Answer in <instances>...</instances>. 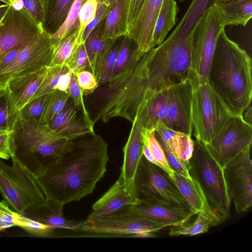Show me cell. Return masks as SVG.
Returning a JSON list of instances; mask_svg holds the SVG:
<instances>
[{"instance_id": "cell-1", "label": "cell", "mask_w": 252, "mask_h": 252, "mask_svg": "<svg viewBox=\"0 0 252 252\" xmlns=\"http://www.w3.org/2000/svg\"><path fill=\"white\" fill-rule=\"evenodd\" d=\"M108 160V144L94 131L68 140L57 162L37 178L46 199L64 205L92 193Z\"/></svg>"}, {"instance_id": "cell-26", "label": "cell", "mask_w": 252, "mask_h": 252, "mask_svg": "<svg viewBox=\"0 0 252 252\" xmlns=\"http://www.w3.org/2000/svg\"><path fill=\"white\" fill-rule=\"evenodd\" d=\"M215 0H192L181 21L170 34L169 37L184 39L192 36L198 22L212 7Z\"/></svg>"}, {"instance_id": "cell-44", "label": "cell", "mask_w": 252, "mask_h": 252, "mask_svg": "<svg viewBox=\"0 0 252 252\" xmlns=\"http://www.w3.org/2000/svg\"><path fill=\"white\" fill-rule=\"evenodd\" d=\"M156 137L162 146L167 161L174 171L177 174L186 178H191L189 174L190 162H186L178 158L170 151L160 137L157 135Z\"/></svg>"}, {"instance_id": "cell-33", "label": "cell", "mask_w": 252, "mask_h": 252, "mask_svg": "<svg viewBox=\"0 0 252 252\" xmlns=\"http://www.w3.org/2000/svg\"><path fill=\"white\" fill-rule=\"evenodd\" d=\"M86 0H74L64 23L55 33L51 35L54 48L63 39L78 28L79 12L83 4Z\"/></svg>"}, {"instance_id": "cell-41", "label": "cell", "mask_w": 252, "mask_h": 252, "mask_svg": "<svg viewBox=\"0 0 252 252\" xmlns=\"http://www.w3.org/2000/svg\"><path fill=\"white\" fill-rule=\"evenodd\" d=\"M132 40L127 36L123 37L119 47L115 66L110 81L114 79L122 72L127 65L130 58L132 51L134 48L132 49Z\"/></svg>"}, {"instance_id": "cell-19", "label": "cell", "mask_w": 252, "mask_h": 252, "mask_svg": "<svg viewBox=\"0 0 252 252\" xmlns=\"http://www.w3.org/2000/svg\"><path fill=\"white\" fill-rule=\"evenodd\" d=\"M191 177L186 178L175 172L171 180L196 215H202L212 226L222 223L226 220L212 209L199 183Z\"/></svg>"}, {"instance_id": "cell-36", "label": "cell", "mask_w": 252, "mask_h": 252, "mask_svg": "<svg viewBox=\"0 0 252 252\" xmlns=\"http://www.w3.org/2000/svg\"><path fill=\"white\" fill-rule=\"evenodd\" d=\"M20 118V111L6 90L0 99V126L14 130Z\"/></svg>"}, {"instance_id": "cell-50", "label": "cell", "mask_w": 252, "mask_h": 252, "mask_svg": "<svg viewBox=\"0 0 252 252\" xmlns=\"http://www.w3.org/2000/svg\"><path fill=\"white\" fill-rule=\"evenodd\" d=\"M14 0H12L13 1ZM23 8L42 28L44 11L40 0H21Z\"/></svg>"}, {"instance_id": "cell-18", "label": "cell", "mask_w": 252, "mask_h": 252, "mask_svg": "<svg viewBox=\"0 0 252 252\" xmlns=\"http://www.w3.org/2000/svg\"><path fill=\"white\" fill-rule=\"evenodd\" d=\"M163 0H145L136 19L129 28L127 36L141 52L152 49L153 30Z\"/></svg>"}, {"instance_id": "cell-14", "label": "cell", "mask_w": 252, "mask_h": 252, "mask_svg": "<svg viewBox=\"0 0 252 252\" xmlns=\"http://www.w3.org/2000/svg\"><path fill=\"white\" fill-rule=\"evenodd\" d=\"M148 100L139 107L127 141L123 147V161L120 177L133 203L138 201L135 190V179L143 156L144 141L143 137L147 114Z\"/></svg>"}, {"instance_id": "cell-21", "label": "cell", "mask_w": 252, "mask_h": 252, "mask_svg": "<svg viewBox=\"0 0 252 252\" xmlns=\"http://www.w3.org/2000/svg\"><path fill=\"white\" fill-rule=\"evenodd\" d=\"M77 109L72 100H68L63 110L48 124L67 140L74 139L94 132V128L79 117Z\"/></svg>"}, {"instance_id": "cell-4", "label": "cell", "mask_w": 252, "mask_h": 252, "mask_svg": "<svg viewBox=\"0 0 252 252\" xmlns=\"http://www.w3.org/2000/svg\"><path fill=\"white\" fill-rule=\"evenodd\" d=\"M14 137L15 155L37 178L57 162L68 140L48 124L20 118Z\"/></svg>"}, {"instance_id": "cell-32", "label": "cell", "mask_w": 252, "mask_h": 252, "mask_svg": "<svg viewBox=\"0 0 252 252\" xmlns=\"http://www.w3.org/2000/svg\"><path fill=\"white\" fill-rule=\"evenodd\" d=\"M70 98L66 92L54 90L45 95V102L39 122L48 124L65 106Z\"/></svg>"}, {"instance_id": "cell-29", "label": "cell", "mask_w": 252, "mask_h": 252, "mask_svg": "<svg viewBox=\"0 0 252 252\" xmlns=\"http://www.w3.org/2000/svg\"><path fill=\"white\" fill-rule=\"evenodd\" d=\"M74 0H48L43 7L42 29L52 35L64 23Z\"/></svg>"}, {"instance_id": "cell-59", "label": "cell", "mask_w": 252, "mask_h": 252, "mask_svg": "<svg viewBox=\"0 0 252 252\" xmlns=\"http://www.w3.org/2000/svg\"><path fill=\"white\" fill-rule=\"evenodd\" d=\"M42 4V6H43V8L44 7V5H45V4L46 3L47 1L48 0H40Z\"/></svg>"}, {"instance_id": "cell-17", "label": "cell", "mask_w": 252, "mask_h": 252, "mask_svg": "<svg viewBox=\"0 0 252 252\" xmlns=\"http://www.w3.org/2000/svg\"><path fill=\"white\" fill-rule=\"evenodd\" d=\"M128 208L137 215L165 228L186 224L196 215L192 210L183 207L161 204L145 198L128 206Z\"/></svg>"}, {"instance_id": "cell-58", "label": "cell", "mask_w": 252, "mask_h": 252, "mask_svg": "<svg viewBox=\"0 0 252 252\" xmlns=\"http://www.w3.org/2000/svg\"><path fill=\"white\" fill-rule=\"evenodd\" d=\"M0 0L6 3V4H10L12 1V0Z\"/></svg>"}, {"instance_id": "cell-6", "label": "cell", "mask_w": 252, "mask_h": 252, "mask_svg": "<svg viewBox=\"0 0 252 252\" xmlns=\"http://www.w3.org/2000/svg\"><path fill=\"white\" fill-rule=\"evenodd\" d=\"M189 174L201 186L210 205L225 220L230 217L231 200L223 169L202 143L194 141Z\"/></svg>"}, {"instance_id": "cell-51", "label": "cell", "mask_w": 252, "mask_h": 252, "mask_svg": "<svg viewBox=\"0 0 252 252\" xmlns=\"http://www.w3.org/2000/svg\"><path fill=\"white\" fill-rule=\"evenodd\" d=\"M108 9V6L98 2L97 9L96 15L85 28L83 33L81 44L84 43L86 38L92 31L97 25L105 18Z\"/></svg>"}, {"instance_id": "cell-47", "label": "cell", "mask_w": 252, "mask_h": 252, "mask_svg": "<svg viewBox=\"0 0 252 252\" xmlns=\"http://www.w3.org/2000/svg\"><path fill=\"white\" fill-rule=\"evenodd\" d=\"M74 74L84 95L92 94L97 88L99 84L91 71L84 70Z\"/></svg>"}, {"instance_id": "cell-54", "label": "cell", "mask_w": 252, "mask_h": 252, "mask_svg": "<svg viewBox=\"0 0 252 252\" xmlns=\"http://www.w3.org/2000/svg\"><path fill=\"white\" fill-rule=\"evenodd\" d=\"M241 0H215L214 6L217 8H220Z\"/></svg>"}, {"instance_id": "cell-24", "label": "cell", "mask_w": 252, "mask_h": 252, "mask_svg": "<svg viewBox=\"0 0 252 252\" xmlns=\"http://www.w3.org/2000/svg\"><path fill=\"white\" fill-rule=\"evenodd\" d=\"M156 135L160 137L170 151L181 160L189 162L194 150V140L191 136L171 129L160 123Z\"/></svg>"}, {"instance_id": "cell-16", "label": "cell", "mask_w": 252, "mask_h": 252, "mask_svg": "<svg viewBox=\"0 0 252 252\" xmlns=\"http://www.w3.org/2000/svg\"><path fill=\"white\" fill-rule=\"evenodd\" d=\"M193 84L188 77L167 89V112L164 125L173 130L192 135Z\"/></svg>"}, {"instance_id": "cell-40", "label": "cell", "mask_w": 252, "mask_h": 252, "mask_svg": "<svg viewBox=\"0 0 252 252\" xmlns=\"http://www.w3.org/2000/svg\"><path fill=\"white\" fill-rule=\"evenodd\" d=\"M147 144L154 158L161 168L172 179L175 172L169 164L165 157L163 149L157 139L155 132L151 133L147 139Z\"/></svg>"}, {"instance_id": "cell-27", "label": "cell", "mask_w": 252, "mask_h": 252, "mask_svg": "<svg viewBox=\"0 0 252 252\" xmlns=\"http://www.w3.org/2000/svg\"><path fill=\"white\" fill-rule=\"evenodd\" d=\"M105 18L92 31L86 38L84 45L89 62V70L96 78L109 41L104 36Z\"/></svg>"}, {"instance_id": "cell-9", "label": "cell", "mask_w": 252, "mask_h": 252, "mask_svg": "<svg viewBox=\"0 0 252 252\" xmlns=\"http://www.w3.org/2000/svg\"><path fill=\"white\" fill-rule=\"evenodd\" d=\"M135 190L138 199L145 198L191 210L169 176L144 156L136 176Z\"/></svg>"}, {"instance_id": "cell-10", "label": "cell", "mask_w": 252, "mask_h": 252, "mask_svg": "<svg viewBox=\"0 0 252 252\" xmlns=\"http://www.w3.org/2000/svg\"><path fill=\"white\" fill-rule=\"evenodd\" d=\"M164 228L137 215L127 206L107 215L87 218L82 221L80 230L99 234L135 236L144 232L157 233Z\"/></svg>"}, {"instance_id": "cell-22", "label": "cell", "mask_w": 252, "mask_h": 252, "mask_svg": "<svg viewBox=\"0 0 252 252\" xmlns=\"http://www.w3.org/2000/svg\"><path fill=\"white\" fill-rule=\"evenodd\" d=\"M63 206L58 202L46 200L44 203L29 209L23 215L49 225L54 229H80L82 221L77 222L66 219L63 214Z\"/></svg>"}, {"instance_id": "cell-25", "label": "cell", "mask_w": 252, "mask_h": 252, "mask_svg": "<svg viewBox=\"0 0 252 252\" xmlns=\"http://www.w3.org/2000/svg\"><path fill=\"white\" fill-rule=\"evenodd\" d=\"M128 4L129 0H114L108 6L104 32L106 39L127 35Z\"/></svg>"}, {"instance_id": "cell-55", "label": "cell", "mask_w": 252, "mask_h": 252, "mask_svg": "<svg viewBox=\"0 0 252 252\" xmlns=\"http://www.w3.org/2000/svg\"><path fill=\"white\" fill-rule=\"evenodd\" d=\"M9 4L0 5V20L5 14Z\"/></svg>"}, {"instance_id": "cell-52", "label": "cell", "mask_w": 252, "mask_h": 252, "mask_svg": "<svg viewBox=\"0 0 252 252\" xmlns=\"http://www.w3.org/2000/svg\"><path fill=\"white\" fill-rule=\"evenodd\" d=\"M144 1L145 0H129L128 12V30L136 19Z\"/></svg>"}, {"instance_id": "cell-37", "label": "cell", "mask_w": 252, "mask_h": 252, "mask_svg": "<svg viewBox=\"0 0 252 252\" xmlns=\"http://www.w3.org/2000/svg\"><path fill=\"white\" fill-rule=\"evenodd\" d=\"M212 226L210 222L205 218L198 214L195 220L190 224L187 225L183 224L170 226L169 235L171 236H194L207 232Z\"/></svg>"}, {"instance_id": "cell-28", "label": "cell", "mask_w": 252, "mask_h": 252, "mask_svg": "<svg viewBox=\"0 0 252 252\" xmlns=\"http://www.w3.org/2000/svg\"><path fill=\"white\" fill-rule=\"evenodd\" d=\"M178 11V7L175 0H163L153 30L152 48L160 44L175 26Z\"/></svg>"}, {"instance_id": "cell-5", "label": "cell", "mask_w": 252, "mask_h": 252, "mask_svg": "<svg viewBox=\"0 0 252 252\" xmlns=\"http://www.w3.org/2000/svg\"><path fill=\"white\" fill-rule=\"evenodd\" d=\"M11 166L0 158V193L9 207L23 215L46 201L37 177L16 156Z\"/></svg>"}, {"instance_id": "cell-49", "label": "cell", "mask_w": 252, "mask_h": 252, "mask_svg": "<svg viewBox=\"0 0 252 252\" xmlns=\"http://www.w3.org/2000/svg\"><path fill=\"white\" fill-rule=\"evenodd\" d=\"M15 213L5 200L0 201V231L16 226Z\"/></svg>"}, {"instance_id": "cell-60", "label": "cell", "mask_w": 252, "mask_h": 252, "mask_svg": "<svg viewBox=\"0 0 252 252\" xmlns=\"http://www.w3.org/2000/svg\"><path fill=\"white\" fill-rule=\"evenodd\" d=\"M180 2H183L185 0H178Z\"/></svg>"}, {"instance_id": "cell-56", "label": "cell", "mask_w": 252, "mask_h": 252, "mask_svg": "<svg viewBox=\"0 0 252 252\" xmlns=\"http://www.w3.org/2000/svg\"><path fill=\"white\" fill-rule=\"evenodd\" d=\"M98 2L109 6L114 0H97Z\"/></svg>"}, {"instance_id": "cell-3", "label": "cell", "mask_w": 252, "mask_h": 252, "mask_svg": "<svg viewBox=\"0 0 252 252\" xmlns=\"http://www.w3.org/2000/svg\"><path fill=\"white\" fill-rule=\"evenodd\" d=\"M144 53L135 46L124 69L102 90L103 103L94 124L99 121L106 123L115 117L133 122L140 105L148 100L141 63Z\"/></svg>"}, {"instance_id": "cell-11", "label": "cell", "mask_w": 252, "mask_h": 252, "mask_svg": "<svg viewBox=\"0 0 252 252\" xmlns=\"http://www.w3.org/2000/svg\"><path fill=\"white\" fill-rule=\"evenodd\" d=\"M252 124L243 116L231 115L211 143L204 145L223 168L239 154L252 147Z\"/></svg>"}, {"instance_id": "cell-30", "label": "cell", "mask_w": 252, "mask_h": 252, "mask_svg": "<svg viewBox=\"0 0 252 252\" xmlns=\"http://www.w3.org/2000/svg\"><path fill=\"white\" fill-rule=\"evenodd\" d=\"M167 89L154 94L148 99L146 118L143 130L145 135L155 132L159 124L163 123L165 120L167 112Z\"/></svg>"}, {"instance_id": "cell-45", "label": "cell", "mask_w": 252, "mask_h": 252, "mask_svg": "<svg viewBox=\"0 0 252 252\" xmlns=\"http://www.w3.org/2000/svg\"><path fill=\"white\" fill-rule=\"evenodd\" d=\"M14 130L0 126V158L8 159L15 155Z\"/></svg>"}, {"instance_id": "cell-53", "label": "cell", "mask_w": 252, "mask_h": 252, "mask_svg": "<svg viewBox=\"0 0 252 252\" xmlns=\"http://www.w3.org/2000/svg\"><path fill=\"white\" fill-rule=\"evenodd\" d=\"M27 45L15 49L0 56V70L12 63Z\"/></svg>"}, {"instance_id": "cell-42", "label": "cell", "mask_w": 252, "mask_h": 252, "mask_svg": "<svg viewBox=\"0 0 252 252\" xmlns=\"http://www.w3.org/2000/svg\"><path fill=\"white\" fill-rule=\"evenodd\" d=\"M97 5V0H87L80 9L79 26L77 29V40L79 45L81 44L82 36L85 28L96 15Z\"/></svg>"}, {"instance_id": "cell-43", "label": "cell", "mask_w": 252, "mask_h": 252, "mask_svg": "<svg viewBox=\"0 0 252 252\" xmlns=\"http://www.w3.org/2000/svg\"><path fill=\"white\" fill-rule=\"evenodd\" d=\"M72 99L74 105L77 108H81L83 114V119L86 124L92 128H94V123L90 118L85 105L83 94L79 87L75 75L73 74L70 84L66 92Z\"/></svg>"}, {"instance_id": "cell-15", "label": "cell", "mask_w": 252, "mask_h": 252, "mask_svg": "<svg viewBox=\"0 0 252 252\" xmlns=\"http://www.w3.org/2000/svg\"><path fill=\"white\" fill-rule=\"evenodd\" d=\"M43 30L24 8L9 4L0 20V56L27 45Z\"/></svg>"}, {"instance_id": "cell-46", "label": "cell", "mask_w": 252, "mask_h": 252, "mask_svg": "<svg viewBox=\"0 0 252 252\" xmlns=\"http://www.w3.org/2000/svg\"><path fill=\"white\" fill-rule=\"evenodd\" d=\"M44 102L45 95L29 102L20 110V119L39 121L42 113Z\"/></svg>"}, {"instance_id": "cell-2", "label": "cell", "mask_w": 252, "mask_h": 252, "mask_svg": "<svg viewBox=\"0 0 252 252\" xmlns=\"http://www.w3.org/2000/svg\"><path fill=\"white\" fill-rule=\"evenodd\" d=\"M252 59L223 29L218 38L207 82L231 115L243 116L251 105Z\"/></svg>"}, {"instance_id": "cell-34", "label": "cell", "mask_w": 252, "mask_h": 252, "mask_svg": "<svg viewBox=\"0 0 252 252\" xmlns=\"http://www.w3.org/2000/svg\"><path fill=\"white\" fill-rule=\"evenodd\" d=\"M79 45L77 32L76 30L63 39L54 48L51 65L67 66Z\"/></svg>"}, {"instance_id": "cell-31", "label": "cell", "mask_w": 252, "mask_h": 252, "mask_svg": "<svg viewBox=\"0 0 252 252\" xmlns=\"http://www.w3.org/2000/svg\"><path fill=\"white\" fill-rule=\"evenodd\" d=\"M226 26H246L252 16V0H243L218 8Z\"/></svg>"}, {"instance_id": "cell-7", "label": "cell", "mask_w": 252, "mask_h": 252, "mask_svg": "<svg viewBox=\"0 0 252 252\" xmlns=\"http://www.w3.org/2000/svg\"><path fill=\"white\" fill-rule=\"evenodd\" d=\"M193 84L192 133L196 140L209 144L231 114L207 82Z\"/></svg>"}, {"instance_id": "cell-38", "label": "cell", "mask_w": 252, "mask_h": 252, "mask_svg": "<svg viewBox=\"0 0 252 252\" xmlns=\"http://www.w3.org/2000/svg\"><path fill=\"white\" fill-rule=\"evenodd\" d=\"M69 70L65 65L50 66L45 79L30 101L56 90L61 75Z\"/></svg>"}, {"instance_id": "cell-8", "label": "cell", "mask_w": 252, "mask_h": 252, "mask_svg": "<svg viewBox=\"0 0 252 252\" xmlns=\"http://www.w3.org/2000/svg\"><path fill=\"white\" fill-rule=\"evenodd\" d=\"M225 27L222 15L215 6L210 8L197 25L191 44L190 78L193 83L207 82L218 39Z\"/></svg>"}, {"instance_id": "cell-13", "label": "cell", "mask_w": 252, "mask_h": 252, "mask_svg": "<svg viewBox=\"0 0 252 252\" xmlns=\"http://www.w3.org/2000/svg\"><path fill=\"white\" fill-rule=\"evenodd\" d=\"M251 147L243 151L223 168L227 189L235 211L244 213L252 205Z\"/></svg>"}, {"instance_id": "cell-35", "label": "cell", "mask_w": 252, "mask_h": 252, "mask_svg": "<svg viewBox=\"0 0 252 252\" xmlns=\"http://www.w3.org/2000/svg\"><path fill=\"white\" fill-rule=\"evenodd\" d=\"M123 37L110 40L96 78L98 84L106 83L110 81Z\"/></svg>"}, {"instance_id": "cell-57", "label": "cell", "mask_w": 252, "mask_h": 252, "mask_svg": "<svg viewBox=\"0 0 252 252\" xmlns=\"http://www.w3.org/2000/svg\"><path fill=\"white\" fill-rule=\"evenodd\" d=\"M6 89H4L0 87V99L2 96V95L5 93Z\"/></svg>"}, {"instance_id": "cell-39", "label": "cell", "mask_w": 252, "mask_h": 252, "mask_svg": "<svg viewBox=\"0 0 252 252\" xmlns=\"http://www.w3.org/2000/svg\"><path fill=\"white\" fill-rule=\"evenodd\" d=\"M15 221L16 226L36 236H48L55 229L49 225L34 220L16 212Z\"/></svg>"}, {"instance_id": "cell-23", "label": "cell", "mask_w": 252, "mask_h": 252, "mask_svg": "<svg viewBox=\"0 0 252 252\" xmlns=\"http://www.w3.org/2000/svg\"><path fill=\"white\" fill-rule=\"evenodd\" d=\"M133 204L119 177L110 188L93 204V211L88 218L107 215Z\"/></svg>"}, {"instance_id": "cell-12", "label": "cell", "mask_w": 252, "mask_h": 252, "mask_svg": "<svg viewBox=\"0 0 252 252\" xmlns=\"http://www.w3.org/2000/svg\"><path fill=\"white\" fill-rule=\"evenodd\" d=\"M54 50L51 35L43 30L27 44L12 63L0 70V87L5 89L11 79L50 66Z\"/></svg>"}, {"instance_id": "cell-48", "label": "cell", "mask_w": 252, "mask_h": 252, "mask_svg": "<svg viewBox=\"0 0 252 252\" xmlns=\"http://www.w3.org/2000/svg\"><path fill=\"white\" fill-rule=\"evenodd\" d=\"M67 66L73 74L89 68V62L84 43L78 46Z\"/></svg>"}, {"instance_id": "cell-20", "label": "cell", "mask_w": 252, "mask_h": 252, "mask_svg": "<svg viewBox=\"0 0 252 252\" xmlns=\"http://www.w3.org/2000/svg\"><path fill=\"white\" fill-rule=\"evenodd\" d=\"M50 66L10 80L5 89L8 92L19 111L27 104L45 79Z\"/></svg>"}]
</instances>
